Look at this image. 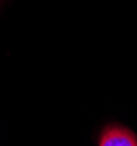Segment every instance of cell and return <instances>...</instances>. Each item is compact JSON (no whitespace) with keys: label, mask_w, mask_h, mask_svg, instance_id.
I'll return each instance as SVG.
<instances>
[{"label":"cell","mask_w":137,"mask_h":146,"mask_svg":"<svg viewBox=\"0 0 137 146\" xmlns=\"http://www.w3.org/2000/svg\"><path fill=\"white\" fill-rule=\"evenodd\" d=\"M100 146H137V139L127 129L111 126L103 133Z\"/></svg>","instance_id":"obj_1"}]
</instances>
